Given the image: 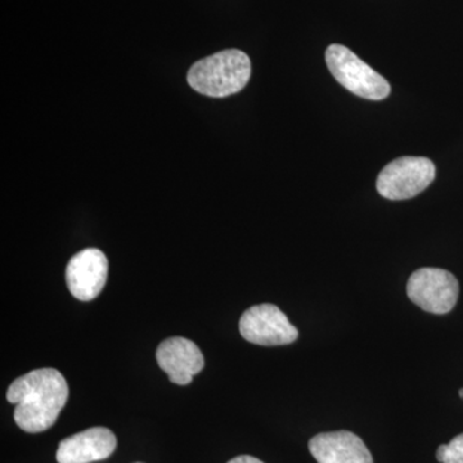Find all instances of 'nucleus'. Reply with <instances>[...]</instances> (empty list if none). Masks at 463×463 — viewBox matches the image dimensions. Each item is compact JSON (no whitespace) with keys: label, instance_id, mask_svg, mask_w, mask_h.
I'll use <instances>...</instances> for the list:
<instances>
[{"label":"nucleus","instance_id":"9d476101","mask_svg":"<svg viewBox=\"0 0 463 463\" xmlns=\"http://www.w3.org/2000/svg\"><path fill=\"white\" fill-rule=\"evenodd\" d=\"M309 450L318 463H373L364 440L345 430L316 435L310 439Z\"/></svg>","mask_w":463,"mask_h":463},{"label":"nucleus","instance_id":"9b49d317","mask_svg":"<svg viewBox=\"0 0 463 463\" xmlns=\"http://www.w3.org/2000/svg\"><path fill=\"white\" fill-rule=\"evenodd\" d=\"M437 458L441 463H463V434L439 447Z\"/></svg>","mask_w":463,"mask_h":463},{"label":"nucleus","instance_id":"f03ea898","mask_svg":"<svg viewBox=\"0 0 463 463\" xmlns=\"http://www.w3.org/2000/svg\"><path fill=\"white\" fill-rule=\"evenodd\" d=\"M251 61L245 52L225 50L197 61L188 71V84L207 97L239 93L249 83Z\"/></svg>","mask_w":463,"mask_h":463},{"label":"nucleus","instance_id":"1a4fd4ad","mask_svg":"<svg viewBox=\"0 0 463 463\" xmlns=\"http://www.w3.org/2000/svg\"><path fill=\"white\" fill-rule=\"evenodd\" d=\"M116 437L106 428H91L63 439L57 449L58 463L103 461L115 452Z\"/></svg>","mask_w":463,"mask_h":463},{"label":"nucleus","instance_id":"f8f14e48","mask_svg":"<svg viewBox=\"0 0 463 463\" xmlns=\"http://www.w3.org/2000/svg\"><path fill=\"white\" fill-rule=\"evenodd\" d=\"M228 463H264L260 459L255 458L252 456H239L236 458L231 459Z\"/></svg>","mask_w":463,"mask_h":463},{"label":"nucleus","instance_id":"20e7f679","mask_svg":"<svg viewBox=\"0 0 463 463\" xmlns=\"http://www.w3.org/2000/svg\"><path fill=\"white\" fill-rule=\"evenodd\" d=\"M435 173V165L429 158H397L381 170L376 183L377 191L388 200L412 199L434 182Z\"/></svg>","mask_w":463,"mask_h":463},{"label":"nucleus","instance_id":"39448f33","mask_svg":"<svg viewBox=\"0 0 463 463\" xmlns=\"http://www.w3.org/2000/svg\"><path fill=\"white\" fill-rule=\"evenodd\" d=\"M407 295L425 312L446 315L458 300L459 283L448 270L421 268L408 279Z\"/></svg>","mask_w":463,"mask_h":463},{"label":"nucleus","instance_id":"f257e3e1","mask_svg":"<svg viewBox=\"0 0 463 463\" xmlns=\"http://www.w3.org/2000/svg\"><path fill=\"white\" fill-rule=\"evenodd\" d=\"M9 403L21 430L36 434L51 429L69 399V385L54 368H41L18 377L9 385Z\"/></svg>","mask_w":463,"mask_h":463},{"label":"nucleus","instance_id":"7ed1b4c3","mask_svg":"<svg viewBox=\"0 0 463 463\" xmlns=\"http://www.w3.org/2000/svg\"><path fill=\"white\" fill-rule=\"evenodd\" d=\"M326 62L336 81L356 96L370 100H383L389 97L388 80L349 48L340 44L330 45L326 51Z\"/></svg>","mask_w":463,"mask_h":463},{"label":"nucleus","instance_id":"6e6552de","mask_svg":"<svg viewBox=\"0 0 463 463\" xmlns=\"http://www.w3.org/2000/svg\"><path fill=\"white\" fill-rule=\"evenodd\" d=\"M157 364L176 385H188L205 367V358L194 341L170 337L157 347Z\"/></svg>","mask_w":463,"mask_h":463},{"label":"nucleus","instance_id":"423d86ee","mask_svg":"<svg viewBox=\"0 0 463 463\" xmlns=\"http://www.w3.org/2000/svg\"><path fill=\"white\" fill-rule=\"evenodd\" d=\"M240 334L249 343L263 346L288 345L298 332L288 317L273 304L250 307L240 319Z\"/></svg>","mask_w":463,"mask_h":463},{"label":"nucleus","instance_id":"ddd939ff","mask_svg":"<svg viewBox=\"0 0 463 463\" xmlns=\"http://www.w3.org/2000/svg\"><path fill=\"white\" fill-rule=\"evenodd\" d=\"M459 395H461V398L463 399V389L459 390Z\"/></svg>","mask_w":463,"mask_h":463},{"label":"nucleus","instance_id":"4468645a","mask_svg":"<svg viewBox=\"0 0 463 463\" xmlns=\"http://www.w3.org/2000/svg\"><path fill=\"white\" fill-rule=\"evenodd\" d=\"M137 463H141V462H137Z\"/></svg>","mask_w":463,"mask_h":463},{"label":"nucleus","instance_id":"0eeeda50","mask_svg":"<svg viewBox=\"0 0 463 463\" xmlns=\"http://www.w3.org/2000/svg\"><path fill=\"white\" fill-rule=\"evenodd\" d=\"M109 261L99 249H85L66 268V283L72 297L90 301L99 297L108 281Z\"/></svg>","mask_w":463,"mask_h":463}]
</instances>
